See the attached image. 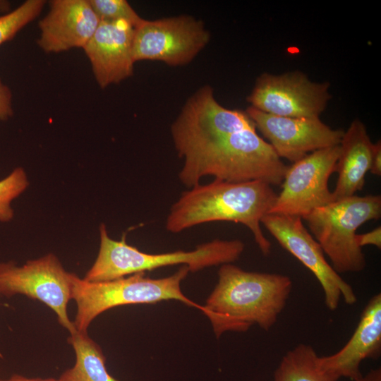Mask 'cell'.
I'll list each match as a JSON object with an SVG mask.
<instances>
[{"label": "cell", "instance_id": "cell-1", "mask_svg": "<svg viewBox=\"0 0 381 381\" xmlns=\"http://www.w3.org/2000/svg\"><path fill=\"white\" fill-rule=\"evenodd\" d=\"M291 289L292 281L286 275L248 272L224 264L203 306L205 315L217 337L229 331L246 332L253 325L268 331L284 310Z\"/></svg>", "mask_w": 381, "mask_h": 381}, {"label": "cell", "instance_id": "cell-2", "mask_svg": "<svg viewBox=\"0 0 381 381\" xmlns=\"http://www.w3.org/2000/svg\"><path fill=\"white\" fill-rule=\"evenodd\" d=\"M277 194L269 183L261 181L240 183L214 179L183 192L167 217L166 229L179 233L194 226L212 222H233L250 229L263 255L270 253L271 243L260 226L270 213Z\"/></svg>", "mask_w": 381, "mask_h": 381}, {"label": "cell", "instance_id": "cell-3", "mask_svg": "<svg viewBox=\"0 0 381 381\" xmlns=\"http://www.w3.org/2000/svg\"><path fill=\"white\" fill-rule=\"evenodd\" d=\"M181 158L180 181L191 188L204 176L231 183L261 181L282 184L288 168L256 128H248L192 150Z\"/></svg>", "mask_w": 381, "mask_h": 381}, {"label": "cell", "instance_id": "cell-4", "mask_svg": "<svg viewBox=\"0 0 381 381\" xmlns=\"http://www.w3.org/2000/svg\"><path fill=\"white\" fill-rule=\"evenodd\" d=\"M99 248L84 279L88 282L113 280L133 274L182 264L192 272L204 268L232 263L242 255L245 245L238 239H215L197 246L191 251L176 250L164 253H147L128 244L125 236L111 238L106 225L99 226Z\"/></svg>", "mask_w": 381, "mask_h": 381}, {"label": "cell", "instance_id": "cell-5", "mask_svg": "<svg viewBox=\"0 0 381 381\" xmlns=\"http://www.w3.org/2000/svg\"><path fill=\"white\" fill-rule=\"evenodd\" d=\"M189 272L188 266L183 265L164 278L152 279L139 272L103 282H88L70 272L71 298L76 303L73 325L77 331L87 332L94 319L110 308L167 300L183 302L205 313L204 306L188 298L181 289V283Z\"/></svg>", "mask_w": 381, "mask_h": 381}, {"label": "cell", "instance_id": "cell-6", "mask_svg": "<svg viewBox=\"0 0 381 381\" xmlns=\"http://www.w3.org/2000/svg\"><path fill=\"white\" fill-rule=\"evenodd\" d=\"M381 217V196L356 195L315 209L303 219L339 274L359 272L366 265L356 241L358 228Z\"/></svg>", "mask_w": 381, "mask_h": 381}, {"label": "cell", "instance_id": "cell-7", "mask_svg": "<svg viewBox=\"0 0 381 381\" xmlns=\"http://www.w3.org/2000/svg\"><path fill=\"white\" fill-rule=\"evenodd\" d=\"M16 294L40 301L55 313L58 322L69 333L76 330L67 312L71 299L70 272L53 253L21 266L13 261L0 262V296Z\"/></svg>", "mask_w": 381, "mask_h": 381}, {"label": "cell", "instance_id": "cell-8", "mask_svg": "<svg viewBox=\"0 0 381 381\" xmlns=\"http://www.w3.org/2000/svg\"><path fill=\"white\" fill-rule=\"evenodd\" d=\"M256 128L246 111L229 109L217 102L213 88L205 85L186 102L171 127L174 147L181 158L221 138Z\"/></svg>", "mask_w": 381, "mask_h": 381}, {"label": "cell", "instance_id": "cell-9", "mask_svg": "<svg viewBox=\"0 0 381 381\" xmlns=\"http://www.w3.org/2000/svg\"><path fill=\"white\" fill-rule=\"evenodd\" d=\"M339 146L315 150L288 166L282 190L269 214L303 218L334 201L328 181L336 172Z\"/></svg>", "mask_w": 381, "mask_h": 381}, {"label": "cell", "instance_id": "cell-10", "mask_svg": "<svg viewBox=\"0 0 381 381\" xmlns=\"http://www.w3.org/2000/svg\"><path fill=\"white\" fill-rule=\"evenodd\" d=\"M210 39L203 22L190 16L143 19L135 28L133 60L160 61L174 66L185 65L196 56Z\"/></svg>", "mask_w": 381, "mask_h": 381}, {"label": "cell", "instance_id": "cell-11", "mask_svg": "<svg viewBox=\"0 0 381 381\" xmlns=\"http://www.w3.org/2000/svg\"><path fill=\"white\" fill-rule=\"evenodd\" d=\"M329 88V83L312 82L298 71L280 75L264 73L247 100L250 107L274 116L319 118L331 98Z\"/></svg>", "mask_w": 381, "mask_h": 381}, {"label": "cell", "instance_id": "cell-12", "mask_svg": "<svg viewBox=\"0 0 381 381\" xmlns=\"http://www.w3.org/2000/svg\"><path fill=\"white\" fill-rule=\"evenodd\" d=\"M261 224L282 248L313 272L322 288L329 310H335L341 298L347 305L356 303L357 297L351 286L327 262L320 246L304 226L302 218L267 214Z\"/></svg>", "mask_w": 381, "mask_h": 381}, {"label": "cell", "instance_id": "cell-13", "mask_svg": "<svg viewBox=\"0 0 381 381\" xmlns=\"http://www.w3.org/2000/svg\"><path fill=\"white\" fill-rule=\"evenodd\" d=\"M246 112L279 157L293 163L315 150L339 145L344 134L319 118L274 116L250 106Z\"/></svg>", "mask_w": 381, "mask_h": 381}, {"label": "cell", "instance_id": "cell-14", "mask_svg": "<svg viewBox=\"0 0 381 381\" xmlns=\"http://www.w3.org/2000/svg\"><path fill=\"white\" fill-rule=\"evenodd\" d=\"M135 28L123 20L100 21L83 48L101 88L116 84L133 73Z\"/></svg>", "mask_w": 381, "mask_h": 381}, {"label": "cell", "instance_id": "cell-15", "mask_svg": "<svg viewBox=\"0 0 381 381\" xmlns=\"http://www.w3.org/2000/svg\"><path fill=\"white\" fill-rule=\"evenodd\" d=\"M381 353V294L373 296L363 310L347 343L337 353L319 356L318 364L329 381L344 377L356 381L362 374L361 362L377 359Z\"/></svg>", "mask_w": 381, "mask_h": 381}, {"label": "cell", "instance_id": "cell-16", "mask_svg": "<svg viewBox=\"0 0 381 381\" xmlns=\"http://www.w3.org/2000/svg\"><path fill=\"white\" fill-rule=\"evenodd\" d=\"M100 23L89 0H54L39 22L40 47L47 53L84 48Z\"/></svg>", "mask_w": 381, "mask_h": 381}, {"label": "cell", "instance_id": "cell-17", "mask_svg": "<svg viewBox=\"0 0 381 381\" xmlns=\"http://www.w3.org/2000/svg\"><path fill=\"white\" fill-rule=\"evenodd\" d=\"M339 146L336 169L338 177L332 192L334 200L362 190L370 168L373 143L364 123L356 119L344 132Z\"/></svg>", "mask_w": 381, "mask_h": 381}, {"label": "cell", "instance_id": "cell-18", "mask_svg": "<svg viewBox=\"0 0 381 381\" xmlns=\"http://www.w3.org/2000/svg\"><path fill=\"white\" fill-rule=\"evenodd\" d=\"M68 342L75 351V361L61 373L58 381H119L108 372L101 348L87 332L75 330L70 333Z\"/></svg>", "mask_w": 381, "mask_h": 381}, {"label": "cell", "instance_id": "cell-19", "mask_svg": "<svg viewBox=\"0 0 381 381\" xmlns=\"http://www.w3.org/2000/svg\"><path fill=\"white\" fill-rule=\"evenodd\" d=\"M318 358L310 345H297L282 357L274 381H329L319 366Z\"/></svg>", "mask_w": 381, "mask_h": 381}, {"label": "cell", "instance_id": "cell-20", "mask_svg": "<svg viewBox=\"0 0 381 381\" xmlns=\"http://www.w3.org/2000/svg\"><path fill=\"white\" fill-rule=\"evenodd\" d=\"M46 1L28 0L13 11L0 16V46L12 40L41 13Z\"/></svg>", "mask_w": 381, "mask_h": 381}, {"label": "cell", "instance_id": "cell-21", "mask_svg": "<svg viewBox=\"0 0 381 381\" xmlns=\"http://www.w3.org/2000/svg\"><path fill=\"white\" fill-rule=\"evenodd\" d=\"M29 184L25 171L20 167L0 180V222H8L13 219L11 202L26 190Z\"/></svg>", "mask_w": 381, "mask_h": 381}, {"label": "cell", "instance_id": "cell-22", "mask_svg": "<svg viewBox=\"0 0 381 381\" xmlns=\"http://www.w3.org/2000/svg\"><path fill=\"white\" fill-rule=\"evenodd\" d=\"M89 2L100 21L123 20L135 28L143 20L126 0H89Z\"/></svg>", "mask_w": 381, "mask_h": 381}, {"label": "cell", "instance_id": "cell-23", "mask_svg": "<svg viewBox=\"0 0 381 381\" xmlns=\"http://www.w3.org/2000/svg\"><path fill=\"white\" fill-rule=\"evenodd\" d=\"M13 114L12 92L0 78V121H7Z\"/></svg>", "mask_w": 381, "mask_h": 381}, {"label": "cell", "instance_id": "cell-24", "mask_svg": "<svg viewBox=\"0 0 381 381\" xmlns=\"http://www.w3.org/2000/svg\"><path fill=\"white\" fill-rule=\"evenodd\" d=\"M356 241L358 246L362 248L367 245H373L378 248H381V227L378 226L373 230L362 234H356Z\"/></svg>", "mask_w": 381, "mask_h": 381}, {"label": "cell", "instance_id": "cell-25", "mask_svg": "<svg viewBox=\"0 0 381 381\" xmlns=\"http://www.w3.org/2000/svg\"><path fill=\"white\" fill-rule=\"evenodd\" d=\"M375 176L381 175V141L377 140L373 143V152L369 171Z\"/></svg>", "mask_w": 381, "mask_h": 381}, {"label": "cell", "instance_id": "cell-26", "mask_svg": "<svg viewBox=\"0 0 381 381\" xmlns=\"http://www.w3.org/2000/svg\"><path fill=\"white\" fill-rule=\"evenodd\" d=\"M0 381H58L53 377H28L18 374H13L7 379H0Z\"/></svg>", "mask_w": 381, "mask_h": 381}, {"label": "cell", "instance_id": "cell-27", "mask_svg": "<svg viewBox=\"0 0 381 381\" xmlns=\"http://www.w3.org/2000/svg\"><path fill=\"white\" fill-rule=\"evenodd\" d=\"M356 381H381L380 368L370 370L366 375H361Z\"/></svg>", "mask_w": 381, "mask_h": 381}, {"label": "cell", "instance_id": "cell-28", "mask_svg": "<svg viewBox=\"0 0 381 381\" xmlns=\"http://www.w3.org/2000/svg\"><path fill=\"white\" fill-rule=\"evenodd\" d=\"M8 1H0V11H6L9 8Z\"/></svg>", "mask_w": 381, "mask_h": 381}]
</instances>
